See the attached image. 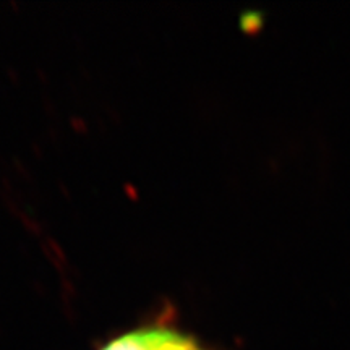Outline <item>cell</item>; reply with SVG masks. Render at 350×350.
I'll list each match as a JSON object with an SVG mask.
<instances>
[{
	"instance_id": "cell-1",
	"label": "cell",
	"mask_w": 350,
	"mask_h": 350,
	"mask_svg": "<svg viewBox=\"0 0 350 350\" xmlns=\"http://www.w3.org/2000/svg\"><path fill=\"white\" fill-rule=\"evenodd\" d=\"M169 327H139L112 339L100 350H157Z\"/></svg>"
},
{
	"instance_id": "cell-2",
	"label": "cell",
	"mask_w": 350,
	"mask_h": 350,
	"mask_svg": "<svg viewBox=\"0 0 350 350\" xmlns=\"http://www.w3.org/2000/svg\"><path fill=\"white\" fill-rule=\"evenodd\" d=\"M157 350H204V349H201L200 345L196 344V340L188 338V336H183L180 332L169 329Z\"/></svg>"
}]
</instances>
